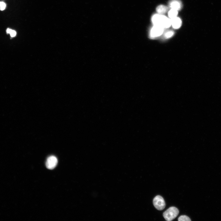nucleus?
<instances>
[{
    "label": "nucleus",
    "instance_id": "6e6552de",
    "mask_svg": "<svg viewBox=\"0 0 221 221\" xmlns=\"http://www.w3.org/2000/svg\"><path fill=\"white\" fill-rule=\"evenodd\" d=\"M168 8L164 5H160L157 7L156 10L158 14L164 15L167 12Z\"/></svg>",
    "mask_w": 221,
    "mask_h": 221
},
{
    "label": "nucleus",
    "instance_id": "ddd939ff",
    "mask_svg": "<svg viewBox=\"0 0 221 221\" xmlns=\"http://www.w3.org/2000/svg\"><path fill=\"white\" fill-rule=\"evenodd\" d=\"M6 7V4L3 2H0V9L1 10H4Z\"/></svg>",
    "mask_w": 221,
    "mask_h": 221
},
{
    "label": "nucleus",
    "instance_id": "9d476101",
    "mask_svg": "<svg viewBox=\"0 0 221 221\" xmlns=\"http://www.w3.org/2000/svg\"><path fill=\"white\" fill-rule=\"evenodd\" d=\"M6 32L7 33H9L11 37H13L16 36V31L13 30L12 29L7 28L6 30Z\"/></svg>",
    "mask_w": 221,
    "mask_h": 221
},
{
    "label": "nucleus",
    "instance_id": "7ed1b4c3",
    "mask_svg": "<svg viewBox=\"0 0 221 221\" xmlns=\"http://www.w3.org/2000/svg\"><path fill=\"white\" fill-rule=\"evenodd\" d=\"M153 204L155 207L159 211H162L165 208L166 204L165 201L161 196L158 195L153 200Z\"/></svg>",
    "mask_w": 221,
    "mask_h": 221
},
{
    "label": "nucleus",
    "instance_id": "9b49d317",
    "mask_svg": "<svg viewBox=\"0 0 221 221\" xmlns=\"http://www.w3.org/2000/svg\"><path fill=\"white\" fill-rule=\"evenodd\" d=\"M179 221H190V218L187 216L182 215L180 216L178 218Z\"/></svg>",
    "mask_w": 221,
    "mask_h": 221
},
{
    "label": "nucleus",
    "instance_id": "f03ea898",
    "mask_svg": "<svg viewBox=\"0 0 221 221\" xmlns=\"http://www.w3.org/2000/svg\"><path fill=\"white\" fill-rule=\"evenodd\" d=\"M179 213V211L177 208L171 207L163 213V215L166 220L171 221L175 219Z\"/></svg>",
    "mask_w": 221,
    "mask_h": 221
},
{
    "label": "nucleus",
    "instance_id": "f8f14e48",
    "mask_svg": "<svg viewBox=\"0 0 221 221\" xmlns=\"http://www.w3.org/2000/svg\"><path fill=\"white\" fill-rule=\"evenodd\" d=\"M174 34V33L172 31H168L165 33V36L166 38H169L172 37Z\"/></svg>",
    "mask_w": 221,
    "mask_h": 221
},
{
    "label": "nucleus",
    "instance_id": "20e7f679",
    "mask_svg": "<svg viewBox=\"0 0 221 221\" xmlns=\"http://www.w3.org/2000/svg\"><path fill=\"white\" fill-rule=\"evenodd\" d=\"M164 29L159 26L154 25L150 31V37L155 38L160 36L163 33Z\"/></svg>",
    "mask_w": 221,
    "mask_h": 221
},
{
    "label": "nucleus",
    "instance_id": "0eeeda50",
    "mask_svg": "<svg viewBox=\"0 0 221 221\" xmlns=\"http://www.w3.org/2000/svg\"><path fill=\"white\" fill-rule=\"evenodd\" d=\"M171 19V25L173 28L178 29L180 28L182 25L181 19L177 17Z\"/></svg>",
    "mask_w": 221,
    "mask_h": 221
},
{
    "label": "nucleus",
    "instance_id": "1a4fd4ad",
    "mask_svg": "<svg viewBox=\"0 0 221 221\" xmlns=\"http://www.w3.org/2000/svg\"><path fill=\"white\" fill-rule=\"evenodd\" d=\"M178 14V11L175 9H171L168 12V15L170 19H172L177 17Z\"/></svg>",
    "mask_w": 221,
    "mask_h": 221
},
{
    "label": "nucleus",
    "instance_id": "39448f33",
    "mask_svg": "<svg viewBox=\"0 0 221 221\" xmlns=\"http://www.w3.org/2000/svg\"><path fill=\"white\" fill-rule=\"evenodd\" d=\"M58 161L57 158L54 156L49 157L46 160V167L50 170H53L57 166Z\"/></svg>",
    "mask_w": 221,
    "mask_h": 221
},
{
    "label": "nucleus",
    "instance_id": "f257e3e1",
    "mask_svg": "<svg viewBox=\"0 0 221 221\" xmlns=\"http://www.w3.org/2000/svg\"><path fill=\"white\" fill-rule=\"evenodd\" d=\"M152 20L154 25L159 26L164 28H168L171 25V19L164 15L156 14L152 17Z\"/></svg>",
    "mask_w": 221,
    "mask_h": 221
},
{
    "label": "nucleus",
    "instance_id": "423d86ee",
    "mask_svg": "<svg viewBox=\"0 0 221 221\" xmlns=\"http://www.w3.org/2000/svg\"><path fill=\"white\" fill-rule=\"evenodd\" d=\"M171 9L177 10H180L182 7V3L179 0H171L169 3Z\"/></svg>",
    "mask_w": 221,
    "mask_h": 221
}]
</instances>
